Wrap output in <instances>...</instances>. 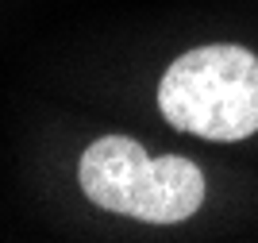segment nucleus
<instances>
[{"instance_id":"1","label":"nucleus","mask_w":258,"mask_h":243,"mask_svg":"<svg viewBox=\"0 0 258 243\" xmlns=\"http://www.w3.org/2000/svg\"><path fill=\"white\" fill-rule=\"evenodd\" d=\"M77 178L93 205L119 216H135L143 224L189 220L205 201V174L189 159H151L143 143L127 135H104L89 143Z\"/></svg>"},{"instance_id":"2","label":"nucleus","mask_w":258,"mask_h":243,"mask_svg":"<svg viewBox=\"0 0 258 243\" xmlns=\"http://www.w3.org/2000/svg\"><path fill=\"white\" fill-rule=\"evenodd\" d=\"M158 108L177 131L235 143L258 131V58L243 46H197L162 74Z\"/></svg>"}]
</instances>
